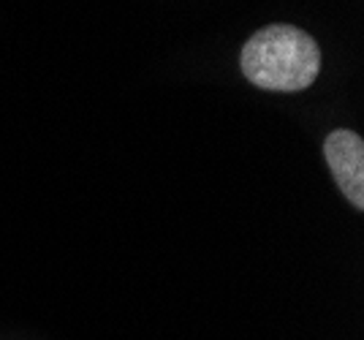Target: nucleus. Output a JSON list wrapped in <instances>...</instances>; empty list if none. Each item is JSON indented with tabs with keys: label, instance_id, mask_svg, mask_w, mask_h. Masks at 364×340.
Instances as JSON below:
<instances>
[{
	"label": "nucleus",
	"instance_id": "obj_1",
	"mask_svg": "<svg viewBox=\"0 0 364 340\" xmlns=\"http://www.w3.org/2000/svg\"><path fill=\"white\" fill-rule=\"evenodd\" d=\"M242 74L261 90L296 93L321 71V49L310 33L294 25H269L253 33L242 49Z\"/></svg>",
	"mask_w": 364,
	"mask_h": 340
},
{
	"label": "nucleus",
	"instance_id": "obj_2",
	"mask_svg": "<svg viewBox=\"0 0 364 340\" xmlns=\"http://www.w3.org/2000/svg\"><path fill=\"white\" fill-rule=\"evenodd\" d=\"M323 158L334 174V183L340 186L343 196L364 210V142L356 131L337 128L323 142Z\"/></svg>",
	"mask_w": 364,
	"mask_h": 340
}]
</instances>
